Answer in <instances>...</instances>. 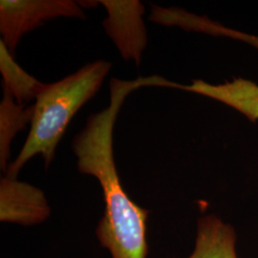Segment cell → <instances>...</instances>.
Listing matches in <instances>:
<instances>
[{"label":"cell","instance_id":"cell-1","mask_svg":"<svg viewBox=\"0 0 258 258\" xmlns=\"http://www.w3.org/2000/svg\"><path fill=\"white\" fill-rule=\"evenodd\" d=\"M166 83L156 75L132 81L113 78L108 106L90 115L72 141L78 170L96 178L102 187L104 210L96 236L111 258H147L148 252L149 211L133 202L120 182L113 149L115 122L130 93L148 86L165 87Z\"/></svg>","mask_w":258,"mask_h":258},{"label":"cell","instance_id":"cell-2","mask_svg":"<svg viewBox=\"0 0 258 258\" xmlns=\"http://www.w3.org/2000/svg\"><path fill=\"white\" fill-rule=\"evenodd\" d=\"M112 69L110 61L97 59L55 83H45L34 104L27 139L5 175L18 178L22 167L40 155L46 167L75 115L96 96Z\"/></svg>","mask_w":258,"mask_h":258},{"label":"cell","instance_id":"cell-3","mask_svg":"<svg viewBox=\"0 0 258 258\" xmlns=\"http://www.w3.org/2000/svg\"><path fill=\"white\" fill-rule=\"evenodd\" d=\"M86 19L84 10L72 0H1V41L12 55L21 38L47 21L58 19Z\"/></svg>","mask_w":258,"mask_h":258},{"label":"cell","instance_id":"cell-4","mask_svg":"<svg viewBox=\"0 0 258 258\" xmlns=\"http://www.w3.org/2000/svg\"><path fill=\"white\" fill-rule=\"evenodd\" d=\"M99 3L107 12L103 29L121 58L140 66L148 45V31L143 18L145 5L139 0H101Z\"/></svg>","mask_w":258,"mask_h":258},{"label":"cell","instance_id":"cell-5","mask_svg":"<svg viewBox=\"0 0 258 258\" xmlns=\"http://www.w3.org/2000/svg\"><path fill=\"white\" fill-rule=\"evenodd\" d=\"M51 207L43 190L4 175L0 179V221L31 227L50 217Z\"/></svg>","mask_w":258,"mask_h":258},{"label":"cell","instance_id":"cell-6","mask_svg":"<svg viewBox=\"0 0 258 258\" xmlns=\"http://www.w3.org/2000/svg\"><path fill=\"white\" fill-rule=\"evenodd\" d=\"M186 258H238L234 227L215 214L197 220L192 251Z\"/></svg>","mask_w":258,"mask_h":258},{"label":"cell","instance_id":"cell-7","mask_svg":"<svg viewBox=\"0 0 258 258\" xmlns=\"http://www.w3.org/2000/svg\"><path fill=\"white\" fill-rule=\"evenodd\" d=\"M3 96L0 102V167L4 173L9 167L11 146L19 131L31 124L34 105H22L15 100L7 88L2 86Z\"/></svg>","mask_w":258,"mask_h":258},{"label":"cell","instance_id":"cell-8","mask_svg":"<svg viewBox=\"0 0 258 258\" xmlns=\"http://www.w3.org/2000/svg\"><path fill=\"white\" fill-rule=\"evenodd\" d=\"M0 72L3 78L2 86L7 88L17 102L22 105H27L26 103L33 100L36 101L45 85V83L28 74L16 62L14 55L1 40Z\"/></svg>","mask_w":258,"mask_h":258}]
</instances>
